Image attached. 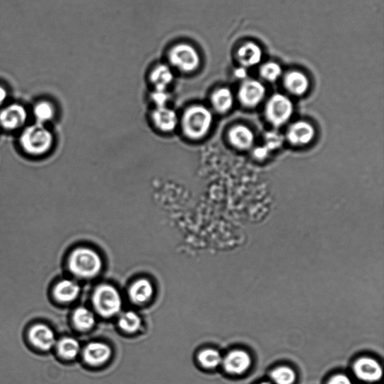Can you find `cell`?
Wrapping results in <instances>:
<instances>
[{"instance_id":"8","label":"cell","mask_w":384,"mask_h":384,"mask_svg":"<svg viewBox=\"0 0 384 384\" xmlns=\"http://www.w3.org/2000/svg\"><path fill=\"white\" fill-rule=\"evenodd\" d=\"M264 86L255 80H246L241 85L238 98L240 103L247 107H255L262 103L265 95Z\"/></svg>"},{"instance_id":"7","label":"cell","mask_w":384,"mask_h":384,"mask_svg":"<svg viewBox=\"0 0 384 384\" xmlns=\"http://www.w3.org/2000/svg\"><path fill=\"white\" fill-rule=\"evenodd\" d=\"M28 118V110L21 104L13 103L0 111V126L7 130L21 128Z\"/></svg>"},{"instance_id":"14","label":"cell","mask_w":384,"mask_h":384,"mask_svg":"<svg viewBox=\"0 0 384 384\" xmlns=\"http://www.w3.org/2000/svg\"><path fill=\"white\" fill-rule=\"evenodd\" d=\"M152 117L156 127L165 132L175 130L178 124L177 113L167 106L156 107Z\"/></svg>"},{"instance_id":"3","label":"cell","mask_w":384,"mask_h":384,"mask_svg":"<svg viewBox=\"0 0 384 384\" xmlns=\"http://www.w3.org/2000/svg\"><path fill=\"white\" fill-rule=\"evenodd\" d=\"M212 123L211 111L202 105L193 106L188 109L182 120L185 134L194 140L204 137L211 128Z\"/></svg>"},{"instance_id":"9","label":"cell","mask_w":384,"mask_h":384,"mask_svg":"<svg viewBox=\"0 0 384 384\" xmlns=\"http://www.w3.org/2000/svg\"><path fill=\"white\" fill-rule=\"evenodd\" d=\"M356 377L363 382L375 383L383 377V368L374 359L363 357L359 359L354 366Z\"/></svg>"},{"instance_id":"24","label":"cell","mask_w":384,"mask_h":384,"mask_svg":"<svg viewBox=\"0 0 384 384\" xmlns=\"http://www.w3.org/2000/svg\"><path fill=\"white\" fill-rule=\"evenodd\" d=\"M120 328L128 333H134L141 327V319L137 313L127 312L122 314L118 321Z\"/></svg>"},{"instance_id":"34","label":"cell","mask_w":384,"mask_h":384,"mask_svg":"<svg viewBox=\"0 0 384 384\" xmlns=\"http://www.w3.org/2000/svg\"><path fill=\"white\" fill-rule=\"evenodd\" d=\"M8 98L7 91L4 88V86H0V105H3Z\"/></svg>"},{"instance_id":"22","label":"cell","mask_w":384,"mask_h":384,"mask_svg":"<svg viewBox=\"0 0 384 384\" xmlns=\"http://www.w3.org/2000/svg\"><path fill=\"white\" fill-rule=\"evenodd\" d=\"M73 323L80 331H89L95 325V317L90 309L79 307L73 314Z\"/></svg>"},{"instance_id":"32","label":"cell","mask_w":384,"mask_h":384,"mask_svg":"<svg viewBox=\"0 0 384 384\" xmlns=\"http://www.w3.org/2000/svg\"><path fill=\"white\" fill-rule=\"evenodd\" d=\"M269 153L266 146H259L255 149L253 151L254 156L257 159H264Z\"/></svg>"},{"instance_id":"12","label":"cell","mask_w":384,"mask_h":384,"mask_svg":"<svg viewBox=\"0 0 384 384\" xmlns=\"http://www.w3.org/2000/svg\"><path fill=\"white\" fill-rule=\"evenodd\" d=\"M112 355L110 347L101 342H92L85 347L83 359L86 363L98 366L105 363Z\"/></svg>"},{"instance_id":"21","label":"cell","mask_w":384,"mask_h":384,"mask_svg":"<svg viewBox=\"0 0 384 384\" xmlns=\"http://www.w3.org/2000/svg\"><path fill=\"white\" fill-rule=\"evenodd\" d=\"M212 105L219 113L225 114L233 105V95L230 89L223 88L214 92L211 98Z\"/></svg>"},{"instance_id":"31","label":"cell","mask_w":384,"mask_h":384,"mask_svg":"<svg viewBox=\"0 0 384 384\" xmlns=\"http://www.w3.org/2000/svg\"><path fill=\"white\" fill-rule=\"evenodd\" d=\"M327 384H353L349 377L345 375H337L332 377Z\"/></svg>"},{"instance_id":"15","label":"cell","mask_w":384,"mask_h":384,"mask_svg":"<svg viewBox=\"0 0 384 384\" xmlns=\"http://www.w3.org/2000/svg\"><path fill=\"white\" fill-rule=\"evenodd\" d=\"M238 59L243 67H253L262 61L263 52L261 47L256 43L247 42L238 50Z\"/></svg>"},{"instance_id":"11","label":"cell","mask_w":384,"mask_h":384,"mask_svg":"<svg viewBox=\"0 0 384 384\" xmlns=\"http://www.w3.org/2000/svg\"><path fill=\"white\" fill-rule=\"evenodd\" d=\"M315 135V130L310 123L298 121L290 127L287 139L293 145L303 146L310 143Z\"/></svg>"},{"instance_id":"30","label":"cell","mask_w":384,"mask_h":384,"mask_svg":"<svg viewBox=\"0 0 384 384\" xmlns=\"http://www.w3.org/2000/svg\"><path fill=\"white\" fill-rule=\"evenodd\" d=\"M151 98L156 107H165L170 101V95L167 90H155Z\"/></svg>"},{"instance_id":"33","label":"cell","mask_w":384,"mask_h":384,"mask_svg":"<svg viewBox=\"0 0 384 384\" xmlns=\"http://www.w3.org/2000/svg\"><path fill=\"white\" fill-rule=\"evenodd\" d=\"M235 76H236L239 79H245L247 78V70L245 67H240L236 69L234 72Z\"/></svg>"},{"instance_id":"5","label":"cell","mask_w":384,"mask_h":384,"mask_svg":"<svg viewBox=\"0 0 384 384\" xmlns=\"http://www.w3.org/2000/svg\"><path fill=\"white\" fill-rule=\"evenodd\" d=\"M293 112V105L290 99L282 94L272 95L266 105V117L275 127L286 124Z\"/></svg>"},{"instance_id":"35","label":"cell","mask_w":384,"mask_h":384,"mask_svg":"<svg viewBox=\"0 0 384 384\" xmlns=\"http://www.w3.org/2000/svg\"><path fill=\"white\" fill-rule=\"evenodd\" d=\"M261 384H270V383L267 382H264V383H262Z\"/></svg>"},{"instance_id":"20","label":"cell","mask_w":384,"mask_h":384,"mask_svg":"<svg viewBox=\"0 0 384 384\" xmlns=\"http://www.w3.org/2000/svg\"><path fill=\"white\" fill-rule=\"evenodd\" d=\"M173 78L175 76L171 69L163 64L157 66L151 74V80L155 90H167Z\"/></svg>"},{"instance_id":"19","label":"cell","mask_w":384,"mask_h":384,"mask_svg":"<svg viewBox=\"0 0 384 384\" xmlns=\"http://www.w3.org/2000/svg\"><path fill=\"white\" fill-rule=\"evenodd\" d=\"M55 298L61 303H71L78 298L80 293L78 284L72 280L59 281L54 289Z\"/></svg>"},{"instance_id":"17","label":"cell","mask_w":384,"mask_h":384,"mask_svg":"<svg viewBox=\"0 0 384 384\" xmlns=\"http://www.w3.org/2000/svg\"><path fill=\"white\" fill-rule=\"evenodd\" d=\"M154 293L153 284L146 279L133 283L129 289L131 301L135 304H144L152 298Z\"/></svg>"},{"instance_id":"10","label":"cell","mask_w":384,"mask_h":384,"mask_svg":"<svg viewBox=\"0 0 384 384\" xmlns=\"http://www.w3.org/2000/svg\"><path fill=\"white\" fill-rule=\"evenodd\" d=\"M222 364L228 373L240 376L250 369L252 366V358L244 351H233L223 359Z\"/></svg>"},{"instance_id":"13","label":"cell","mask_w":384,"mask_h":384,"mask_svg":"<svg viewBox=\"0 0 384 384\" xmlns=\"http://www.w3.org/2000/svg\"><path fill=\"white\" fill-rule=\"evenodd\" d=\"M30 342L37 349L42 351L51 350L56 344L54 332L45 325H35L29 332Z\"/></svg>"},{"instance_id":"28","label":"cell","mask_w":384,"mask_h":384,"mask_svg":"<svg viewBox=\"0 0 384 384\" xmlns=\"http://www.w3.org/2000/svg\"><path fill=\"white\" fill-rule=\"evenodd\" d=\"M261 76L269 82L277 81L281 76L282 69L275 62H269L260 69Z\"/></svg>"},{"instance_id":"1","label":"cell","mask_w":384,"mask_h":384,"mask_svg":"<svg viewBox=\"0 0 384 384\" xmlns=\"http://www.w3.org/2000/svg\"><path fill=\"white\" fill-rule=\"evenodd\" d=\"M20 144L27 153L41 156L51 150L54 144V135L44 124L36 122L22 132Z\"/></svg>"},{"instance_id":"6","label":"cell","mask_w":384,"mask_h":384,"mask_svg":"<svg viewBox=\"0 0 384 384\" xmlns=\"http://www.w3.org/2000/svg\"><path fill=\"white\" fill-rule=\"evenodd\" d=\"M170 64L183 72H192L200 66L201 58L197 50L188 44L173 47L169 53Z\"/></svg>"},{"instance_id":"29","label":"cell","mask_w":384,"mask_h":384,"mask_svg":"<svg viewBox=\"0 0 384 384\" xmlns=\"http://www.w3.org/2000/svg\"><path fill=\"white\" fill-rule=\"evenodd\" d=\"M265 144L269 151L277 150L283 142L284 138L281 134L276 132H269L265 134Z\"/></svg>"},{"instance_id":"16","label":"cell","mask_w":384,"mask_h":384,"mask_svg":"<svg viewBox=\"0 0 384 384\" xmlns=\"http://www.w3.org/2000/svg\"><path fill=\"white\" fill-rule=\"evenodd\" d=\"M228 138L234 147L243 151L251 148L255 140L252 130L243 125L233 127L229 131Z\"/></svg>"},{"instance_id":"18","label":"cell","mask_w":384,"mask_h":384,"mask_svg":"<svg viewBox=\"0 0 384 384\" xmlns=\"http://www.w3.org/2000/svg\"><path fill=\"white\" fill-rule=\"evenodd\" d=\"M284 84L291 93L296 95L305 94L309 88V81L307 76L299 71L289 72L284 76Z\"/></svg>"},{"instance_id":"26","label":"cell","mask_w":384,"mask_h":384,"mask_svg":"<svg viewBox=\"0 0 384 384\" xmlns=\"http://www.w3.org/2000/svg\"><path fill=\"white\" fill-rule=\"evenodd\" d=\"M198 361L206 368H215L222 364L223 358L221 354L214 349H205L197 356Z\"/></svg>"},{"instance_id":"25","label":"cell","mask_w":384,"mask_h":384,"mask_svg":"<svg viewBox=\"0 0 384 384\" xmlns=\"http://www.w3.org/2000/svg\"><path fill=\"white\" fill-rule=\"evenodd\" d=\"M33 115L38 123L44 124L53 120L55 115L54 105L49 102L42 101L33 108Z\"/></svg>"},{"instance_id":"4","label":"cell","mask_w":384,"mask_h":384,"mask_svg":"<svg viewBox=\"0 0 384 384\" xmlns=\"http://www.w3.org/2000/svg\"><path fill=\"white\" fill-rule=\"evenodd\" d=\"M93 304L99 315L111 318L120 313L122 303L121 296L115 287L102 284L93 293Z\"/></svg>"},{"instance_id":"27","label":"cell","mask_w":384,"mask_h":384,"mask_svg":"<svg viewBox=\"0 0 384 384\" xmlns=\"http://www.w3.org/2000/svg\"><path fill=\"white\" fill-rule=\"evenodd\" d=\"M270 377L276 384H293L296 376L291 368L282 366L272 371Z\"/></svg>"},{"instance_id":"23","label":"cell","mask_w":384,"mask_h":384,"mask_svg":"<svg viewBox=\"0 0 384 384\" xmlns=\"http://www.w3.org/2000/svg\"><path fill=\"white\" fill-rule=\"evenodd\" d=\"M57 351L60 356L70 361L78 355L81 346L79 342L74 338H64L59 342Z\"/></svg>"},{"instance_id":"2","label":"cell","mask_w":384,"mask_h":384,"mask_svg":"<svg viewBox=\"0 0 384 384\" xmlns=\"http://www.w3.org/2000/svg\"><path fill=\"white\" fill-rule=\"evenodd\" d=\"M69 267L74 276L81 279H92L101 272L103 261L94 250L88 248H78L71 253Z\"/></svg>"}]
</instances>
